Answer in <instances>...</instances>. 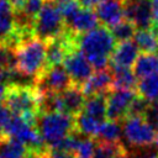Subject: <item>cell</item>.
Instances as JSON below:
<instances>
[{"instance_id": "cell-1", "label": "cell", "mask_w": 158, "mask_h": 158, "mask_svg": "<svg viewBox=\"0 0 158 158\" xmlns=\"http://www.w3.org/2000/svg\"><path fill=\"white\" fill-rule=\"evenodd\" d=\"M115 47L116 41L110 30L101 25L78 38L79 51L95 70L106 69L110 65V58Z\"/></svg>"}, {"instance_id": "cell-2", "label": "cell", "mask_w": 158, "mask_h": 158, "mask_svg": "<svg viewBox=\"0 0 158 158\" xmlns=\"http://www.w3.org/2000/svg\"><path fill=\"white\" fill-rule=\"evenodd\" d=\"M2 104L11 114L22 117L27 123L33 125L40 114L41 95L35 84H22L12 81L6 85Z\"/></svg>"}, {"instance_id": "cell-3", "label": "cell", "mask_w": 158, "mask_h": 158, "mask_svg": "<svg viewBox=\"0 0 158 158\" xmlns=\"http://www.w3.org/2000/svg\"><path fill=\"white\" fill-rule=\"evenodd\" d=\"M35 126L44 143L52 149H58L62 142L75 131V120L64 112H41Z\"/></svg>"}, {"instance_id": "cell-4", "label": "cell", "mask_w": 158, "mask_h": 158, "mask_svg": "<svg viewBox=\"0 0 158 158\" xmlns=\"http://www.w3.org/2000/svg\"><path fill=\"white\" fill-rule=\"evenodd\" d=\"M17 73L36 79L46 68V42L32 37L16 47Z\"/></svg>"}, {"instance_id": "cell-5", "label": "cell", "mask_w": 158, "mask_h": 158, "mask_svg": "<svg viewBox=\"0 0 158 158\" xmlns=\"http://www.w3.org/2000/svg\"><path fill=\"white\" fill-rule=\"evenodd\" d=\"M64 31L65 23L58 4L51 0L47 1L33 21L35 37L43 42H49L62 36Z\"/></svg>"}, {"instance_id": "cell-6", "label": "cell", "mask_w": 158, "mask_h": 158, "mask_svg": "<svg viewBox=\"0 0 158 158\" xmlns=\"http://www.w3.org/2000/svg\"><path fill=\"white\" fill-rule=\"evenodd\" d=\"M156 130L139 116H130L122 121V136L125 141L136 148L147 147L154 143Z\"/></svg>"}, {"instance_id": "cell-7", "label": "cell", "mask_w": 158, "mask_h": 158, "mask_svg": "<svg viewBox=\"0 0 158 158\" xmlns=\"http://www.w3.org/2000/svg\"><path fill=\"white\" fill-rule=\"evenodd\" d=\"M72 85V80L62 64L44 68L35 79V86L41 94H59Z\"/></svg>"}, {"instance_id": "cell-8", "label": "cell", "mask_w": 158, "mask_h": 158, "mask_svg": "<svg viewBox=\"0 0 158 158\" xmlns=\"http://www.w3.org/2000/svg\"><path fill=\"white\" fill-rule=\"evenodd\" d=\"M136 96V90H111L106 98V117L111 121L122 122L128 116L131 104Z\"/></svg>"}, {"instance_id": "cell-9", "label": "cell", "mask_w": 158, "mask_h": 158, "mask_svg": "<svg viewBox=\"0 0 158 158\" xmlns=\"http://www.w3.org/2000/svg\"><path fill=\"white\" fill-rule=\"evenodd\" d=\"M63 67L65 68L72 84L79 88H83V85L94 73V68L79 49L73 51L65 57Z\"/></svg>"}, {"instance_id": "cell-10", "label": "cell", "mask_w": 158, "mask_h": 158, "mask_svg": "<svg viewBox=\"0 0 158 158\" xmlns=\"http://www.w3.org/2000/svg\"><path fill=\"white\" fill-rule=\"evenodd\" d=\"M125 19L131 21L137 30L152 28L154 25L149 0H122Z\"/></svg>"}, {"instance_id": "cell-11", "label": "cell", "mask_w": 158, "mask_h": 158, "mask_svg": "<svg viewBox=\"0 0 158 158\" xmlns=\"http://www.w3.org/2000/svg\"><path fill=\"white\" fill-rule=\"evenodd\" d=\"M0 44L14 48L20 44L15 14L9 0H0Z\"/></svg>"}, {"instance_id": "cell-12", "label": "cell", "mask_w": 158, "mask_h": 158, "mask_svg": "<svg viewBox=\"0 0 158 158\" xmlns=\"http://www.w3.org/2000/svg\"><path fill=\"white\" fill-rule=\"evenodd\" d=\"M64 23H65V28L77 36H81L96 28L100 25L95 11L93 9H88L83 6L78 7L70 16L64 19Z\"/></svg>"}, {"instance_id": "cell-13", "label": "cell", "mask_w": 158, "mask_h": 158, "mask_svg": "<svg viewBox=\"0 0 158 158\" xmlns=\"http://www.w3.org/2000/svg\"><path fill=\"white\" fill-rule=\"evenodd\" d=\"M99 23L107 28L114 27L125 19V9L122 0H102L94 7Z\"/></svg>"}, {"instance_id": "cell-14", "label": "cell", "mask_w": 158, "mask_h": 158, "mask_svg": "<svg viewBox=\"0 0 158 158\" xmlns=\"http://www.w3.org/2000/svg\"><path fill=\"white\" fill-rule=\"evenodd\" d=\"M81 90L86 98L100 94H109L112 90V72L109 68L95 70L83 85Z\"/></svg>"}, {"instance_id": "cell-15", "label": "cell", "mask_w": 158, "mask_h": 158, "mask_svg": "<svg viewBox=\"0 0 158 158\" xmlns=\"http://www.w3.org/2000/svg\"><path fill=\"white\" fill-rule=\"evenodd\" d=\"M138 58V48L136 43L131 41L120 42L116 44L111 58L110 67L111 68H131Z\"/></svg>"}, {"instance_id": "cell-16", "label": "cell", "mask_w": 158, "mask_h": 158, "mask_svg": "<svg viewBox=\"0 0 158 158\" xmlns=\"http://www.w3.org/2000/svg\"><path fill=\"white\" fill-rule=\"evenodd\" d=\"M59 95L62 101V111L64 114L77 117L83 111L86 96L84 95L81 88L72 85L67 90L62 91Z\"/></svg>"}, {"instance_id": "cell-17", "label": "cell", "mask_w": 158, "mask_h": 158, "mask_svg": "<svg viewBox=\"0 0 158 158\" xmlns=\"http://www.w3.org/2000/svg\"><path fill=\"white\" fill-rule=\"evenodd\" d=\"M133 42L142 53H158V30L154 26L147 30H137Z\"/></svg>"}, {"instance_id": "cell-18", "label": "cell", "mask_w": 158, "mask_h": 158, "mask_svg": "<svg viewBox=\"0 0 158 158\" xmlns=\"http://www.w3.org/2000/svg\"><path fill=\"white\" fill-rule=\"evenodd\" d=\"M132 70L139 79L158 74V53H142L135 62Z\"/></svg>"}, {"instance_id": "cell-19", "label": "cell", "mask_w": 158, "mask_h": 158, "mask_svg": "<svg viewBox=\"0 0 158 158\" xmlns=\"http://www.w3.org/2000/svg\"><path fill=\"white\" fill-rule=\"evenodd\" d=\"M112 90H135L137 78L131 68H111Z\"/></svg>"}, {"instance_id": "cell-20", "label": "cell", "mask_w": 158, "mask_h": 158, "mask_svg": "<svg viewBox=\"0 0 158 158\" xmlns=\"http://www.w3.org/2000/svg\"><path fill=\"white\" fill-rule=\"evenodd\" d=\"M106 98H107V94H100V95L86 98L85 105L81 112H84L85 115L100 122H104L106 117V107H107Z\"/></svg>"}, {"instance_id": "cell-21", "label": "cell", "mask_w": 158, "mask_h": 158, "mask_svg": "<svg viewBox=\"0 0 158 158\" xmlns=\"http://www.w3.org/2000/svg\"><path fill=\"white\" fill-rule=\"evenodd\" d=\"M122 136V122L120 121H104L99 128L95 139L105 143H118Z\"/></svg>"}, {"instance_id": "cell-22", "label": "cell", "mask_w": 158, "mask_h": 158, "mask_svg": "<svg viewBox=\"0 0 158 158\" xmlns=\"http://www.w3.org/2000/svg\"><path fill=\"white\" fill-rule=\"evenodd\" d=\"M136 89L137 94L149 104L158 102V74L141 79Z\"/></svg>"}, {"instance_id": "cell-23", "label": "cell", "mask_w": 158, "mask_h": 158, "mask_svg": "<svg viewBox=\"0 0 158 158\" xmlns=\"http://www.w3.org/2000/svg\"><path fill=\"white\" fill-rule=\"evenodd\" d=\"M27 154V148L14 137L6 136L0 143V156L2 158H26Z\"/></svg>"}, {"instance_id": "cell-24", "label": "cell", "mask_w": 158, "mask_h": 158, "mask_svg": "<svg viewBox=\"0 0 158 158\" xmlns=\"http://www.w3.org/2000/svg\"><path fill=\"white\" fill-rule=\"evenodd\" d=\"M75 120V131L79 132L80 135H84L86 137H93L95 138V136L99 132V128L101 126L102 122L85 115L84 112H80L77 117H74Z\"/></svg>"}, {"instance_id": "cell-25", "label": "cell", "mask_w": 158, "mask_h": 158, "mask_svg": "<svg viewBox=\"0 0 158 158\" xmlns=\"http://www.w3.org/2000/svg\"><path fill=\"white\" fill-rule=\"evenodd\" d=\"M0 73H17L16 48L0 44Z\"/></svg>"}, {"instance_id": "cell-26", "label": "cell", "mask_w": 158, "mask_h": 158, "mask_svg": "<svg viewBox=\"0 0 158 158\" xmlns=\"http://www.w3.org/2000/svg\"><path fill=\"white\" fill-rule=\"evenodd\" d=\"M109 30H110L112 37L115 38V41L118 42V43L120 42L131 41L133 38L136 31H137L136 26L131 21H128L126 19H123L121 22H118L117 25H115L114 27H111Z\"/></svg>"}, {"instance_id": "cell-27", "label": "cell", "mask_w": 158, "mask_h": 158, "mask_svg": "<svg viewBox=\"0 0 158 158\" xmlns=\"http://www.w3.org/2000/svg\"><path fill=\"white\" fill-rule=\"evenodd\" d=\"M126 148L121 142L118 143H105V142H98L93 153L91 158H116L118 154L125 152Z\"/></svg>"}, {"instance_id": "cell-28", "label": "cell", "mask_w": 158, "mask_h": 158, "mask_svg": "<svg viewBox=\"0 0 158 158\" xmlns=\"http://www.w3.org/2000/svg\"><path fill=\"white\" fill-rule=\"evenodd\" d=\"M95 146H96L95 138L80 135L73 154L75 156V158H91L94 149H95Z\"/></svg>"}, {"instance_id": "cell-29", "label": "cell", "mask_w": 158, "mask_h": 158, "mask_svg": "<svg viewBox=\"0 0 158 158\" xmlns=\"http://www.w3.org/2000/svg\"><path fill=\"white\" fill-rule=\"evenodd\" d=\"M148 104H149L148 101H146L143 98H141L137 94V96L135 98L133 102L131 104V107H130V111H128V116L127 117H130V116H139V117H143L144 111H146Z\"/></svg>"}, {"instance_id": "cell-30", "label": "cell", "mask_w": 158, "mask_h": 158, "mask_svg": "<svg viewBox=\"0 0 158 158\" xmlns=\"http://www.w3.org/2000/svg\"><path fill=\"white\" fill-rule=\"evenodd\" d=\"M143 118L157 131L158 130V102H152L148 104Z\"/></svg>"}, {"instance_id": "cell-31", "label": "cell", "mask_w": 158, "mask_h": 158, "mask_svg": "<svg viewBox=\"0 0 158 158\" xmlns=\"http://www.w3.org/2000/svg\"><path fill=\"white\" fill-rule=\"evenodd\" d=\"M49 158H75V156L70 152L53 149V151H49Z\"/></svg>"}, {"instance_id": "cell-32", "label": "cell", "mask_w": 158, "mask_h": 158, "mask_svg": "<svg viewBox=\"0 0 158 158\" xmlns=\"http://www.w3.org/2000/svg\"><path fill=\"white\" fill-rule=\"evenodd\" d=\"M101 1H102V0H78V2H79L83 7H88V9H93V10H94V7H95L96 5H99Z\"/></svg>"}, {"instance_id": "cell-33", "label": "cell", "mask_w": 158, "mask_h": 158, "mask_svg": "<svg viewBox=\"0 0 158 158\" xmlns=\"http://www.w3.org/2000/svg\"><path fill=\"white\" fill-rule=\"evenodd\" d=\"M149 2H151V6H152L153 20H154V25H156V23H158V0H149Z\"/></svg>"}, {"instance_id": "cell-34", "label": "cell", "mask_w": 158, "mask_h": 158, "mask_svg": "<svg viewBox=\"0 0 158 158\" xmlns=\"http://www.w3.org/2000/svg\"><path fill=\"white\" fill-rule=\"evenodd\" d=\"M6 83L0 78V101H2L4 99V95H5V89H6Z\"/></svg>"}, {"instance_id": "cell-35", "label": "cell", "mask_w": 158, "mask_h": 158, "mask_svg": "<svg viewBox=\"0 0 158 158\" xmlns=\"http://www.w3.org/2000/svg\"><path fill=\"white\" fill-rule=\"evenodd\" d=\"M116 158H132V156H131L127 151H125V152H122L121 154H118Z\"/></svg>"}, {"instance_id": "cell-36", "label": "cell", "mask_w": 158, "mask_h": 158, "mask_svg": "<svg viewBox=\"0 0 158 158\" xmlns=\"http://www.w3.org/2000/svg\"><path fill=\"white\" fill-rule=\"evenodd\" d=\"M38 156H40V154H36V153H31V152H28V154L26 156V158H38Z\"/></svg>"}, {"instance_id": "cell-37", "label": "cell", "mask_w": 158, "mask_h": 158, "mask_svg": "<svg viewBox=\"0 0 158 158\" xmlns=\"http://www.w3.org/2000/svg\"><path fill=\"white\" fill-rule=\"evenodd\" d=\"M5 138H6V135H5V133H4V131L0 128V143H1V142H2Z\"/></svg>"}, {"instance_id": "cell-38", "label": "cell", "mask_w": 158, "mask_h": 158, "mask_svg": "<svg viewBox=\"0 0 158 158\" xmlns=\"http://www.w3.org/2000/svg\"><path fill=\"white\" fill-rule=\"evenodd\" d=\"M154 144H156V147H157V149H158V132L156 133V138H154Z\"/></svg>"}, {"instance_id": "cell-39", "label": "cell", "mask_w": 158, "mask_h": 158, "mask_svg": "<svg viewBox=\"0 0 158 158\" xmlns=\"http://www.w3.org/2000/svg\"><path fill=\"white\" fill-rule=\"evenodd\" d=\"M146 158H158V154H151V156H148Z\"/></svg>"}, {"instance_id": "cell-40", "label": "cell", "mask_w": 158, "mask_h": 158, "mask_svg": "<svg viewBox=\"0 0 158 158\" xmlns=\"http://www.w3.org/2000/svg\"><path fill=\"white\" fill-rule=\"evenodd\" d=\"M51 1H54V2L59 4V2H63V1H65V0H51Z\"/></svg>"}, {"instance_id": "cell-41", "label": "cell", "mask_w": 158, "mask_h": 158, "mask_svg": "<svg viewBox=\"0 0 158 158\" xmlns=\"http://www.w3.org/2000/svg\"><path fill=\"white\" fill-rule=\"evenodd\" d=\"M154 27H156V28L158 30V23H156V25H154Z\"/></svg>"}, {"instance_id": "cell-42", "label": "cell", "mask_w": 158, "mask_h": 158, "mask_svg": "<svg viewBox=\"0 0 158 158\" xmlns=\"http://www.w3.org/2000/svg\"><path fill=\"white\" fill-rule=\"evenodd\" d=\"M0 158H2V157H1V156H0Z\"/></svg>"}]
</instances>
